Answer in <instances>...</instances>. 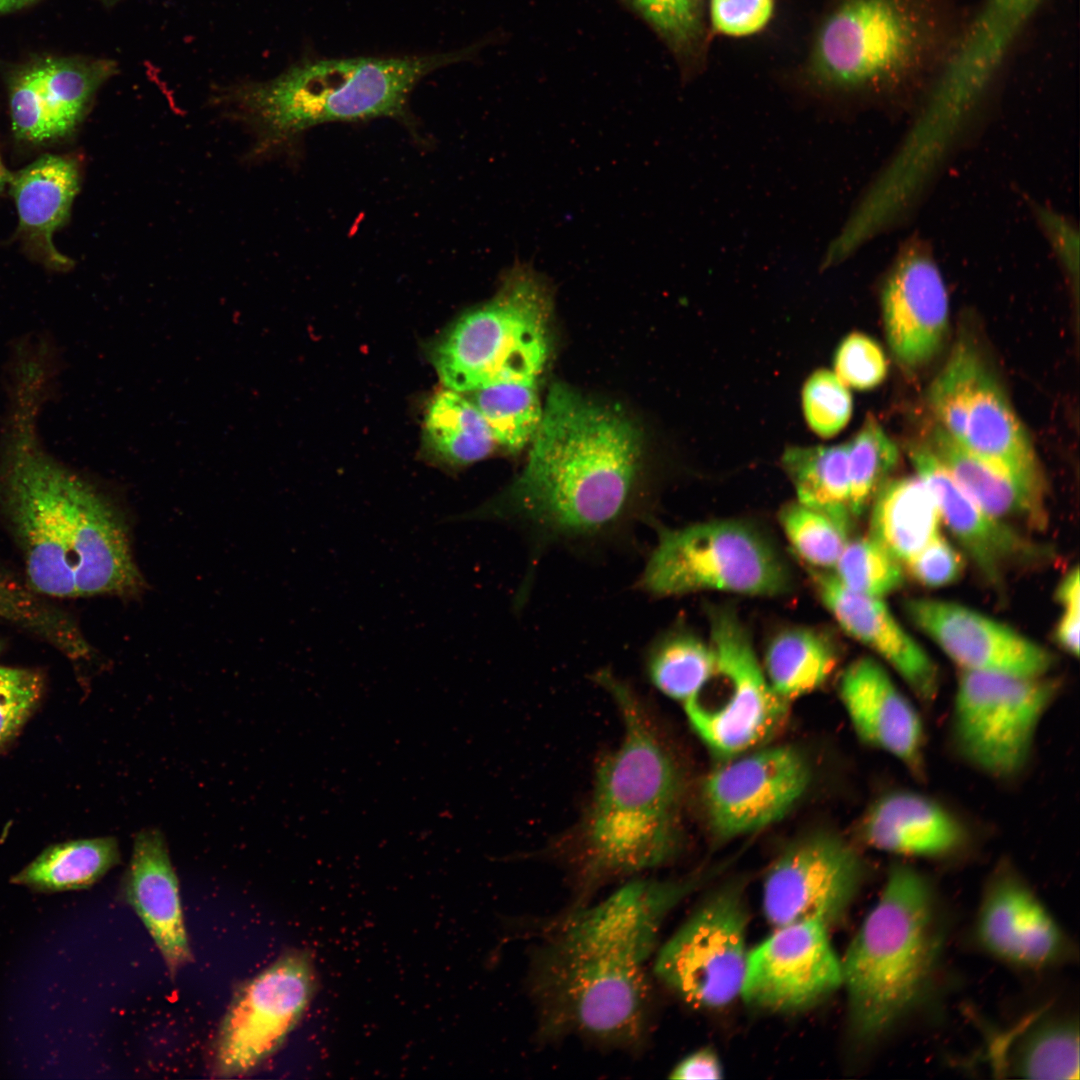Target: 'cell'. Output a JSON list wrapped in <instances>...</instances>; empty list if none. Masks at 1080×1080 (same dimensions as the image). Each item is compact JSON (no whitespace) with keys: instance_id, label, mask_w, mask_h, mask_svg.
<instances>
[{"instance_id":"1","label":"cell","mask_w":1080,"mask_h":1080,"mask_svg":"<svg viewBox=\"0 0 1080 1080\" xmlns=\"http://www.w3.org/2000/svg\"><path fill=\"white\" fill-rule=\"evenodd\" d=\"M703 880H635L552 923L530 965L541 1038L574 1036L607 1048H639L648 1030L647 965L661 927Z\"/></svg>"},{"instance_id":"2","label":"cell","mask_w":1080,"mask_h":1080,"mask_svg":"<svg viewBox=\"0 0 1080 1080\" xmlns=\"http://www.w3.org/2000/svg\"><path fill=\"white\" fill-rule=\"evenodd\" d=\"M641 472V440L632 422L557 383L520 474L498 497L451 519L509 524L535 550L606 547L650 520L639 495Z\"/></svg>"},{"instance_id":"3","label":"cell","mask_w":1080,"mask_h":1080,"mask_svg":"<svg viewBox=\"0 0 1080 1080\" xmlns=\"http://www.w3.org/2000/svg\"><path fill=\"white\" fill-rule=\"evenodd\" d=\"M23 383L2 496L29 583L53 597L136 595L144 581L131 556L124 518L38 447L31 420L40 382Z\"/></svg>"},{"instance_id":"4","label":"cell","mask_w":1080,"mask_h":1080,"mask_svg":"<svg viewBox=\"0 0 1080 1080\" xmlns=\"http://www.w3.org/2000/svg\"><path fill=\"white\" fill-rule=\"evenodd\" d=\"M594 680L617 704L624 732L597 767L576 833L572 859L583 891L669 862L680 848L683 797L678 763L637 693L608 669Z\"/></svg>"},{"instance_id":"5","label":"cell","mask_w":1080,"mask_h":1080,"mask_svg":"<svg viewBox=\"0 0 1080 1080\" xmlns=\"http://www.w3.org/2000/svg\"><path fill=\"white\" fill-rule=\"evenodd\" d=\"M489 41L428 54L303 58L270 80L217 88L211 103L247 129L245 160L256 163L318 125L407 119L410 95L423 78L473 59Z\"/></svg>"},{"instance_id":"6","label":"cell","mask_w":1080,"mask_h":1080,"mask_svg":"<svg viewBox=\"0 0 1080 1080\" xmlns=\"http://www.w3.org/2000/svg\"><path fill=\"white\" fill-rule=\"evenodd\" d=\"M928 879L896 863L841 957L849 1030L871 1043L926 999L941 964L945 928Z\"/></svg>"},{"instance_id":"7","label":"cell","mask_w":1080,"mask_h":1080,"mask_svg":"<svg viewBox=\"0 0 1080 1080\" xmlns=\"http://www.w3.org/2000/svg\"><path fill=\"white\" fill-rule=\"evenodd\" d=\"M945 0H830L801 68L828 94L896 87L935 64L947 38Z\"/></svg>"},{"instance_id":"8","label":"cell","mask_w":1080,"mask_h":1080,"mask_svg":"<svg viewBox=\"0 0 1080 1080\" xmlns=\"http://www.w3.org/2000/svg\"><path fill=\"white\" fill-rule=\"evenodd\" d=\"M551 289L531 265L516 262L497 294L465 314L442 340L434 361L459 393L500 381H531L549 355Z\"/></svg>"},{"instance_id":"9","label":"cell","mask_w":1080,"mask_h":1080,"mask_svg":"<svg viewBox=\"0 0 1080 1080\" xmlns=\"http://www.w3.org/2000/svg\"><path fill=\"white\" fill-rule=\"evenodd\" d=\"M791 584L784 560L756 529L737 520H712L658 527L636 586L655 598L703 591L770 597L788 592Z\"/></svg>"},{"instance_id":"10","label":"cell","mask_w":1080,"mask_h":1080,"mask_svg":"<svg viewBox=\"0 0 1080 1080\" xmlns=\"http://www.w3.org/2000/svg\"><path fill=\"white\" fill-rule=\"evenodd\" d=\"M708 618L715 669L683 709L695 734L722 761L770 741L784 726L789 703L770 686L736 612L712 607Z\"/></svg>"},{"instance_id":"11","label":"cell","mask_w":1080,"mask_h":1080,"mask_svg":"<svg viewBox=\"0 0 1080 1080\" xmlns=\"http://www.w3.org/2000/svg\"><path fill=\"white\" fill-rule=\"evenodd\" d=\"M1059 680L961 670L951 711V737L960 757L997 780L1029 764L1042 720L1056 700Z\"/></svg>"},{"instance_id":"12","label":"cell","mask_w":1080,"mask_h":1080,"mask_svg":"<svg viewBox=\"0 0 1080 1080\" xmlns=\"http://www.w3.org/2000/svg\"><path fill=\"white\" fill-rule=\"evenodd\" d=\"M743 881L710 892L656 952L654 973L694 1008L721 1009L741 996L749 949Z\"/></svg>"},{"instance_id":"13","label":"cell","mask_w":1080,"mask_h":1080,"mask_svg":"<svg viewBox=\"0 0 1080 1080\" xmlns=\"http://www.w3.org/2000/svg\"><path fill=\"white\" fill-rule=\"evenodd\" d=\"M314 990V973L304 952H288L236 991L219 1026L213 1073L246 1075L284 1042L302 1017Z\"/></svg>"},{"instance_id":"14","label":"cell","mask_w":1080,"mask_h":1080,"mask_svg":"<svg viewBox=\"0 0 1080 1080\" xmlns=\"http://www.w3.org/2000/svg\"><path fill=\"white\" fill-rule=\"evenodd\" d=\"M864 861L845 839L816 832L786 846L769 866L762 886L768 923L779 927L818 921L838 924L854 903L864 880Z\"/></svg>"},{"instance_id":"15","label":"cell","mask_w":1080,"mask_h":1080,"mask_svg":"<svg viewBox=\"0 0 1080 1080\" xmlns=\"http://www.w3.org/2000/svg\"><path fill=\"white\" fill-rule=\"evenodd\" d=\"M811 779L806 756L790 745H763L720 761L702 788L712 831L732 839L778 822L804 797Z\"/></svg>"},{"instance_id":"16","label":"cell","mask_w":1080,"mask_h":1080,"mask_svg":"<svg viewBox=\"0 0 1080 1080\" xmlns=\"http://www.w3.org/2000/svg\"><path fill=\"white\" fill-rule=\"evenodd\" d=\"M842 983L841 957L829 928L801 921L774 928L749 949L740 997L763 1011L799 1013L830 997Z\"/></svg>"},{"instance_id":"17","label":"cell","mask_w":1080,"mask_h":1080,"mask_svg":"<svg viewBox=\"0 0 1080 1080\" xmlns=\"http://www.w3.org/2000/svg\"><path fill=\"white\" fill-rule=\"evenodd\" d=\"M118 71L114 60L79 56L42 57L20 67L9 81L16 136L38 143L69 135L99 88Z\"/></svg>"},{"instance_id":"18","label":"cell","mask_w":1080,"mask_h":1080,"mask_svg":"<svg viewBox=\"0 0 1080 1080\" xmlns=\"http://www.w3.org/2000/svg\"><path fill=\"white\" fill-rule=\"evenodd\" d=\"M908 619L960 670L1045 676L1055 655L1013 628L958 603L931 598L904 601Z\"/></svg>"},{"instance_id":"19","label":"cell","mask_w":1080,"mask_h":1080,"mask_svg":"<svg viewBox=\"0 0 1080 1080\" xmlns=\"http://www.w3.org/2000/svg\"><path fill=\"white\" fill-rule=\"evenodd\" d=\"M884 330L893 356L905 368L927 364L948 329L949 301L941 271L927 249L906 246L881 293Z\"/></svg>"},{"instance_id":"20","label":"cell","mask_w":1080,"mask_h":1080,"mask_svg":"<svg viewBox=\"0 0 1080 1080\" xmlns=\"http://www.w3.org/2000/svg\"><path fill=\"white\" fill-rule=\"evenodd\" d=\"M976 936L991 955L1023 968L1055 965L1071 952L1053 915L1007 865L992 875L984 890Z\"/></svg>"},{"instance_id":"21","label":"cell","mask_w":1080,"mask_h":1080,"mask_svg":"<svg viewBox=\"0 0 1080 1080\" xmlns=\"http://www.w3.org/2000/svg\"><path fill=\"white\" fill-rule=\"evenodd\" d=\"M839 697L857 737L890 755L914 777L926 771V733L911 699L885 667L870 657L850 663L839 682Z\"/></svg>"},{"instance_id":"22","label":"cell","mask_w":1080,"mask_h":1080,"mask_svg":"<svg viewBox=\"0 0 1080 1080\" xmlns=\"http://www.w3.org/2000/svg\"><path fill=\"white\" fill-rule=\"evenodd\" d=\"M811 575L820 600L840 627L890 665L919 701L932 704L939 691L938 668L885 603L844 587L827 571Z\"/></svg>"},{"instance_id":"23","label":"cell","mask_w":1080,"mask_h":1080,"mask_svg":"<svg viewBox=\"0 0 1080 1080\" xmlns=\"http://www.w3.org/2000/svg\"><path fill=\"white\" fill-rule=\"evenodd\" d=\"M909 457L917 475L932 491L941 518L986 580L1000 584L1008 565L1042 554L1041 548L1005 521L986 513L927 445L911 446Z\"/></svg>"},{"instance_id":"24","label":"cell","mask_w":1080,"mask_h":1080,"mask_svg":"<svg viewBox=\"0 0 1080 1080\" xmlns=\"http://www.w3.org/2000/svg\"><path fill=\"white\" fill-rule=\"evenodd\" d=\"M121 896L140 917L172 976L192 960L178 879L163 834L138 832L121 884Z\"/></svg>"},{"instance_id":"25","label":"cell","mask_w":1080,"mask_h":1080,"mask_svg":"<svg viewBox=\"0 0 1080 1080\" xmlns=\"http://www.w3.org/2000/svg\"><path fill=\"white\" fill-rule=\"evenodd\" d=\"M860 834L870 847L889 854L940 858L965 846L968 830L950 809L923 793L896 789L865 812Z\"/></svg>"},{"instance_id":"26","label":"cell","mask_w":1080,"mask_h":1080,"mask_svg":"<svg viewBox=\"0 0 1080 1080\" xmlns=\"http://www.w3.org/2000/svg\"><path fill=\"white\" fill-rule=\"evenodd\" d=\"M958 443L1033 487L1044 490V479L1030 438L984 364L965 407L963 434Z\"/></svg>"},{"instance_id":"27","label":"cell","mask_w":1080,"mask_h":1080,"mask_svg":"<svg viewBox=\"0 0 1080 1080\" xmlns=\"http://www.w3.org/2000/svg\"><path fill=\"white\" fill-rule=\"evenodd\" d=\"M79 184L77 162L50 154L12 174L9 183L22 233L56 265L70 263L54 246L53 234L68 219Z\"/></svg>"},{"instance_id":"28","label":"cell","mask_w":1080,"mask_h":1080,"mask_svg":"<svg viewBox=\"0 0 1080 1080\" xmlns=\"http://www.w3.org/2000/svg\"><path fill=\"white\" fill-rule=\"evenodd\" d=\"M927 446L989 515L1002 521L1024 519L1036 527L1046 523L1043 490L971 452L938 425L932 430Z\"/></svg>"},{"instance_id":"29","label":"cell","mask_w":1080,"mask_h":1080,"mask_svg":"<svg viewBox=\"0 0 1080 1080\" xmlns=\"http://www.w3.org/2000/svg\"><path fill=\"white\" fill-rule=\"evenodd\" d=\"M941 519L932 491L918 475L896 478L874 496L870 536L904 563L940 534Z\"/></svg>"},{"instance_id":"30","label":"cell","mask_w":1080,"mask_h":1080,"mask_svg":"<svg viewBox=\"0 0 1080 1080\" xmlns=\"http://www.w3.org/2000/svg\"><path fill=\"white\" fill-rule=\"evenodd\" d=\"M838 654L832 641L810 627H791L768 643L763 670L774 692L786 702L820 688L834 672Z\"/></svg>"},{"instance_id":"31","label":"cell","mask_w":1080,"mask_h":1080,"mask_svg":"<svg viewBox=\"0 0 1080 1080\" xmlns=\"http://www.w3.org/2000/svg\"><path fill=\"white\" fill-rule=\"evenodd\" d=\"M120 859L118 842L111 836L62 842L44 849L10 882L37 893L87 889Z\"/></svg>"},{"instance_id":"32","label":"cell","mask_w":1080,"mask_h":1080,"mask_svg":"<svg viewBox=\"0 0 1080 1080\" xmlns=\"http://www.w3.org/2000/svg\"><path fill=\"white\" fill-rule=\"evenodd\" d=\"M663 43L682 80L702 71L708 50L707 0H619Z\"/></svg>"},{"instance_id":"33","label":"cell","mask_w":1080,"mask_h":1080,"mask_svg":"<svg viewBox=\"0 0 1080 1080\" xmlns=\"http://www.w3.org/2000/svg\"><path fill=\"white\" fill-rule=\"evenodd\" d=\"M782 464L795 488L797 502L851 520L847 443L793 446L785 450Z\"/></svg>"},{"instance_id":"34","label":"cell","mask_w":1080,"mask_h":1080,"mask_svg":"<svg viewBox=\"0 0 1080 1080\" xmlns=\"http://www.w3.org/2000/svg\"><path fill=\"white\" fill-rule=\"evenodd\" d=\"M645 669L657 690L683 706L712 676L715 654L710 642L685 629L675 628L649 645Z\"/></svg>"},{"instance_id":"35","label":"cell","mask_w":1080,"mask_h":1080,"mask_svg":"<svg viewBox=\"0 0 1080 1080\" xmlns=\"http://www.w3.org/2000/svg\"><path fill=\"white\" fill-rule=\"evenodd\" d=\"M428 439L437 455L452 466L486 458L496 444L483 415L459 392L448 390L432 400L425 419Z\"/></svg>"},{"instance_id":"36","label":"cell","mask_w":1080,"mask_h":1080,"mask_svg":"<svg viewBox=\"0 0 1080 1080\" xmlns=\"http://www.w3.org/2000/svg\"><path fill=\"white\" fill-rule=\"evenodd\" d=\"M474 404L496 443L518 451L530 444L542 418L536 380L500 381L475 391Z\"/></svg>"},{"instance_id":"37","label":"cell","mask_w":1080,"mask_h":1080,"mask_svg":"<svg viewBox=\"0 0 1080 1080\" xmlns=\"http://www.w3.org/2000/svg\"><path fill=\"white\" fill-rule=\"evenodd\" d=\"M1010 1066L1025 1079H1078L1077 1023L1070 1018L1039 1021L1015 1046Z\"/></svg>"},{"instance_id":"38","label":"cell","mask_w":1080,"mask_h":1080,"mask_svg":"<svg viewBox=\"0 0 1080 1080\" xmlns=\"http://www.w3.org/2000/svg\"><path fill=\"white\" fill-rule=\"evenodd\" d=\"M848 444L850 481L849 509L852 516L865 511L888 474L897 465L899 451L895 442L873 416Z\"/></svg>"},{"instance_id":"39","label":"cell","mask_w":1080,"mask_h":1080,"mask_svg":"<svg viewBox=\"0 0 1080 1080\" xmlns=\"http://www.w3.org/2000/svg\"><path fill=\"white\" fill-rule=\"evenodd\" d=\"M779 521L796 553L818 570L833 569L849 541L850 520L799 502L784 506Z\"/></svg>"},{"instance_id":"40","label":"cell","mask_w":1080,"mask_h":1080,"mask_svg":"<svg viewBox=\"0 0 1080 1080\" xmlns=\"http://www.w3.org/2000/svg\"><path fill=\"white\" fill-rule=\"evenodd\" d=\"M832 570L844 587L879 599L904 580L901 561L870 535L849 539Z\"/></svg>"},{"instance_id":"41","label":"cell","mask_w":1080,"mask_h":1080,"mask_svg":"<svg viewBox=\"0 0 1080 1080\" xmlns=\"http://www.w3.org/2000/svg\"><path fill=\"white\" fill-rule=\"evenodd\" d=\"M983 362L968 344H958L931 383L928 401L940 426L954 440L963 434L965 406Z\"/></svg>"},{"instance_id":"42","label":"cell","mask_w":1080,"mask_h":1080,"mask_svg":"<svg viewBox=\"0 0 1080 1080\" xmlns=\"http://www.w3.org/2000/svg\"><path fill=\"white\" fill-rule=\"evenodd\" d=\"M802 407L810 429L820 437L830 438L847 425L852 414V397L834 373L819 369L803 387Z\"/></svg>"},{"instance_id":"43","label":"cell","mask_w":1080,"mask_h":1080,"mask_svg":"<svg viewBox=\"0 0 1080 1080\" xmlns=\"http://www.w3.org/2000/svg\"><path fill=\"white\" fill-rule=\"evenodd\" d=\"M42 693L38 672L0 665V751L32 715Z\"/></svg>"},{"instance_id":"44","label":"cell","mask_w":1080,"mask_h":1080,"mask_svg":"<svg viewBox=\"0 0 1080 1080\" xmlns=\"http://www.w3.org/2000/svg\"><path fill=\"white\" fill-rule=\"evenodd\" d=\"M835 375L851 388L866 391L880 385L887 375V360L879 344L868 335L853 332L837 347Z\"/></svg>"},{"instance_id":"45","label":"cell","mask_w":1080,"mask_h":1080,"mask_svg":"<svg viewBox=\"0 0 1080 1080\" xmlns=\"http://www.w3.org/2000/svg\"><path fill=\"white\" fill-rule=\"evenodd\" d=\"M775 0H707L710 31L727 37H747L771 21Z\"/></svg>"},{"instance_id":"46","label":"cell","mask_w":1080,"mask_h":1080,"mask_svg":"<svg viewBox=\"0 0 1080 1080\" xmlns=\"http://www.w3.org/2000/svg\"><path fill=\"white\" fill-rule=\"evenodd\" d=\"M904 564L906 572L916 582L931 588L957 582L964 571L961 554L941 534Z\"/></svg>"},{"instance_id":"47","label":"cell","mask_w":1080,"mask_h":1080,"mask_svg":"<svg viewBox=\"0 0 1080 1080\" xmlns=\"http://www.w3.org/2000/svg\"><path fill=\"white\" fill-rule=\"evenodd\" d=\"M1038 217L1043 230L1056 250L1069 273H1078L1079 263V240L1078 233L1073 226L1062 216L1049 209H1038Z\"/></svg>"},{"instance_id":"48","label":"cell","mask_w":1080,"mask_h":1080,"mask_svg":"<svg viewBox=\"0 0 1080 1080\" xmlns=\"http://www.w3.org/2000/svg\"><path fill=\"white\" fill-rule=\"evenodd\" d=\"M724 1068L711 1048L698 1049L681 1059L671 1070L672 1079H721Z\"/></svg>"},{"instance_id":"49","label":"cell","mask_w":1080,"mask_h":1080,"mask_svg":"<svg viewBox=\"0 0 1080 1080\" xmlns=\"http://www.w3.org/2000/svg\"><path fill=\"white\" fill-rule=\"evenodd\" d=\"M1063 614L1057 622L1055 639L1067 653L1079 655L1080 607L1062 606Z\"/></svg>"},{"instance_id":"50","label":"cell","mask_w":1080,"mask_h":1080,"mask_svg":"<svg viewBox=\"0 0 1080 1080\" xmlns=\"http://www.w3.org/2000/svg\"><path fill=\"white\" fill-rule=\"evenodd\" d=\"M36 0H0V15L18 10Z\"/></svg>"},{"instance_id":"51","label":"cell","mask_w":1080,"mask_h":1080,"mask_svg":"<svg viewBox=\"0 0 1080 1080\" xmlns=\"http://www.w3.org/2000/svg\"><path fill=\"white\" fill-rule=\"evenodd\" d=\"M11 176L12 174L6 169L0 156V192H2L7 185H9Z\"/></svg>"},{"instance_id":"52","label":"cell","mask_w":1080,"mask_h":1080,"mask_svg":"<svg viewBox=\"0 0 1080 1080\" xmlns=\"http://www.w3.org/2000/svg\"><path fill=\"white\" fill-rule=\"evenodd\" d=\"M101 1H102V2L104 3V4H106V5H109V6H111V5H114V4L118 3V2H119V1H121V0H101Z\"/></svg>"},{"instance_id":"53","label":"cell","mask_w":1080,"mask_h":1080,"mask_svg":"<svg viewBox=\"0 0 1080 1080\" xmlns=\"http://www.w3.org/2000/svg\"><path fill=\"white\" fill-rule=\"evenodd\" d=\"M0 652H1V646H0Z\"/></svg>"}]
</instances>
